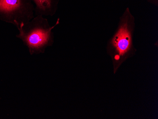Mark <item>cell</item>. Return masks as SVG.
Instances as JSON below:
<instances>
[{
	"label": "cell",
	"mask_w": 158,
	"mask_h": 119,
	"mask_svg": "<svg viewBox=\"0 0 158 119\" xmlns=\"http://www.w3.org/2000/svg\"><path fill=\"white\" fill-rule=\"evenodd\" d=\"M59 23L58 18L55 25L51 26L47 19L41 15L35 16L31 20L17 28L19 33L16 37L27 47L30 55L44 54L46 49L54 44L53 30Z\"/></svg>",
	"instance_id": "2"
},
{
	"label": "cell",
	"mask_w": 158,
	"mask_h": 119,
	"mask_svg": "<svg viewBox=\"0 0 158 119\" xmlns=\"http://www.w3.org/2000/svg\"><path fill=\"white\" fill-rule=\"evenodd\" d=\"M32 0H0V19L19 27L34 17Z\"/></svg>",
	"instance_id": "3"
},
{
	"label": "cell",
	"mask_w": 158,
	"mask_h": 119,
	"mask_svg": "<svg viewBox=\"0 0 158 119\" xmlns=\"http://www.w3.org/2000/svg\"><path fill=\"white\" fill-rule=\"evenodd\" d=\"M134 28V17L129 11H126L121 18L116 32L107 43L106 51L111 59L114 74L135 53L133 41Z\"/></svg>",
	"instance_id": "1"
},
{
	"label": "cell",
	"mask_w": 158,
	"mask_h": 119,
	"mask_svg": "<svg viewBox=\"0 0 158 119\" xmlns=\"http://www.w3.org/2000/svg\"><path fill=\"white\" fill-rule=\"evenodd\" d=\"M34 3L35 16H53L56 14L59 0H32Z\"/></svg>",
	"instance_id": "4"
}]
</instances>
